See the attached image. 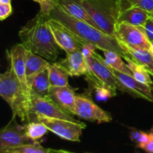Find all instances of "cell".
<instances>
[{
  "label": "cell",
  "instance_id": "obj_1",
  "mask_svg": "<svg viewBox=\"0 0 153 153\" xmlns=\"http://www.w3.org/2000/svg\"><path fill=\"white\" fill-rule=\"evenodd\" d=\"M49 16L59 21L66 28L71 31L81 40L82 45L85 43H90L102 52L114 51L120 55L124 59L127 58L126 52L116 37L103 32L84 21L70 16L56 3Z\"/></svg>",
  "mask_w": 153,
  "mask_h": 153
},
{
  "label": "cell",
  "instance_id": "obj_2",
  "mask_svg": "<svg viewBox=\"0 0 153 153\" xmlns=\"http://www.w3.org/2000/svg\"><path fill=\"white\" fill-rule=\"evenodd\" d=\"M19 37L24 47L34 54L54 62L59 55L57 44L49 25V15L39 12L19 30Z\"/></svg>",
  "mask_w": 153,
  "mask_h": 153
},
{
  "label": "cell",
  "instance_id": "obj_3",
  "mask_svg": "<svg viewBox=\"0 0 153 153\" xmlns=\"http://www.w3.org/2000/svg\"><path fill=\"white\" fill-rule=\"evenodd\" d=\"M0 96L10 106L13 114L22 123L34 120L31 98L10 67L0 75Z\"/></svg>",
  "mask_w": 153,
  "mask_h": 153
},
{
  "label": "cell",
  "instance_id": "obj_4",
  "mask_svg": "<svg viewBox=\"0 0 153 153\" xmlns=\"http://www.w3.org/2000/svg\"><path fill=\"white\" fill-rule=\"evenodd\" d=\"M82 4L103 32L115 37L120 15L127 8L126 0H81Z\"/></svg>",
  "mask_w": 153,
  "mask_h": 153
},
{
  "label": "cell",
  "instance_id": "obj_5",
  "mask_svg": "<svg viewBox=\"0 0 153 153\" xmlns=\"http://www.w3.org/2000/svg\"><path fill=\"white\" fill-rule=\"evenodd\" d=\"M88 66V73L86 79L94 88H103L111 91L114 97L117 94L116 80L111 68L107 65L104 58L99 54L94 53L86 58Z\"/></svg>",
  "mask_w": 153,
  "mask_h": 153
},
{
  "label": "cell",
  "instance_id": "obj_6",
  "mask_svg": "<svg viewBox=\"0 0 153 153\" xmlns=\"http://www.w3.org/2000/svg\"><path fill=\"white\" fill-rule=\"evenodd\" d=\"M34 120L44 124L49 131H52L61 139L73 142H80L82 131L87 127L86 124L79 120L70 121L48 117L39 114H34Z\"/></svg>",
  "mask_w": 153,
  "mask_h": 153
},
{
  "label": "cell",
  "instance_id": "obj_7",
  "mask_svg": "<svg viewBox=\"0 0 153 153\" xmlns=\"http://www.w3.org/2000/svg\"><path fill=\"white\" fill-rule=\"evenodd\" d=\"M111 68V67H110ZM116 80L117 90L134 98L143 99L153 103V85H147L136 80L132 76L111 68Z\"/></svg>",
  "mask_w": 153,
  "mask_h": 153
},
{
  "label": "cell",
  "instance_id": "obj_8",
  "mask_svg": "<svg viewBox=\"0 0 153 153\" xmlns=\"http://www.w3.org/2000/svg\"><path fill=\"white\" fill-rule=\"evenodd\" d=\"M16 116L13 115L8 123L0 131V153L19 147L22 145L34 143L27 136L24 125L16 122Z\"/></svg>",
  "mask_w": 153,
  "mask_h": 153
},
{
  "label": "cell",
  "instance_id": "obj_9",
  "mask_svg": "<svg viewBox=\"0 0 153 153\" xmlns=\"http://www.w3.org/2000/svg\"><path fill=\"white\" fill-rule=\"evenodd\" d=\"M75 115L98 124L112 120V116L109 112L101 108L88 96L84 94L76 96Z\"/></svg>",
  "mask_w": 153,
  "mask_h": 153
},
{
  "label": "cell",
  "instance_id": "obj_10",
  "mask_svg": "<svg viewBox=\"0 0 153 153\" xmlns=\"http://www.w3.org/2000/svg\"><path fill=\"white\" fill-rule=\"evenodd\" d=\"M115 37L122 45L135 49H150V42L137 26L120 22L118 24Z\"/></svg>",
  "mask_w": 153,
  "mask_h": 153
},
{
  "label": "cell",
  "instance_id": "obj_11",
  "mask_svg": "<svg viewBox=\"0 0 153 153\" xmlns=\"http://www.w3.org/2000/svg\"><path fill=\"white\" fill-rule=\"evenodd\" d=\"M49 25L57 44L66 53L81 51L82 43L62 23L49 16Z\"/></svg>",
  "mask_w": 153,
  "mask_h": 153
},
{
  "label": "cell",
  "instance_id": "obj_12",
  "mask_svg": "<svg viewBox=\"0 0 153 153\" xmlns=\"http://www.w3.org/2000/svg\"><path fill=\"white\" fill-rule=\"evenodd\" d=\"M31 113L34 118V114H39L43 116L52 118L67 120L70 121H78L73 116L60 108L48 97H41L35 94H31Z\"/></svg>",
  "mask_w": 153,
  "mask_h": 153
},
{
  "label": "cell",
  "instance_id": "obj_13",
  "mask_svg": "<svg viewBox=\"0 0 153 153\" xmlns=\"http://www.w3.org/2000/svg\"><path fill=\"white\" fill-rule=\"evenodd\" d=\"M25 51L26 49L22 43L13 46L10 51H7V58L10 61V67L13 69L25 92L31 98V88L28 85L25 74Z\"/></svg>",
  "mask_w": 153,
  "mask_h": 153
},
{
  "label": "cell",
  "instance_id": "obj_14",
  "mask_svg": "<svg viewBox=\"0 0 153 153\" xmlns=\"http://www.w3.org/2000/svg\"><path fill=\"white\" fill-rule=\"evenodd\" d=\"M76 96V89L69 85L67 87H51L48 97L67 113L74 116Z\"/></svg>",
  "mask_w": 153,
  "mask_h": 153
},
{
  "label": "cell",
  "instance_id": "obj_15",
  "mask_svg": "<svg viewBox=\"0 0 153 153\" xmlns=\"http://www.w3.org/2000/svg\"><path fill=\"white\" fill-rule=\"evenodd\" d=\"M59 64L65 69L70 76H87L88 73L86 58L81 51L67 53L66 58L59 61Z\"/></svg>",
  "mask_w": 153,
  "mask_h": 153
},
{
  "label": "cell",
  "instance_id": "obj_16",
  "mask_svg": "<svg viewBox=\"0 0 153 153\" xmlns=\"http://www.w3.org/2000/svg\"><path fill=\"white\" fill-rule=\"evenodd\" d=\"M50 61L29 50L25 51V74L27 82L31 88L34 79L45 70L48 69Z\"/></svg>",
  "mask_w": 153,
  "mask_h": 153
},
{
  "label": "cell",
  "instance_id": "obj_17",
  "mask_svg": "<svg viewBox=\"0 0 153 153\" xmlns=\"http://www.w3.org/2000/svg\"><path fill=\"white\" fill-rule=\"evenodd\" d=\"M54 1L63 10H64L69 15L76 19L84 21L92 26L100 29L98 25L96 24L92 17L90 16L88 11L83 7L81 0H54Z\"/></svg>",
  "mask_w": 153,
  "mask_h": 153
},
{
  "label": "cell",
  "instance_id": "obj_18",
  "mask_svg": "<svg viewBox=\"0 0 153 153\" xmlns=\"http://www.w3.org/2000/svg\"><path fill=\"white\" fill-rule=\"evenodd\" d=\"M149 17L150 13L146 10L139 7H130L124 9L121 12L118 24L120 22H126L134 26H142Z\"/></svg>",
  "mask_w": 153,
  "mask_h": 153
},
{
  "label": "cell",
  "instance_id": "obj_19",
  "mask_svg": "<svg viewBox=\"0 0 153 153\" xmlns=\"http://www.w3.org/2000/svg\"><path fill=\"white\" fill-rule=\"evenodd\" d=\"M122 46L126 52L127 58H129L137 64L143 66L146 71L153 77V55L149 52V50L135 49L125 45Z\"/></svg>",
  "mask_w": 153,
  "mask_h": 153
},
{
  "label": "cell",
  "instance_id": "obj_20",
  "mask_svg": "<svg viewBox=\"0 0 153 153\" xmlns=\"http://www.w3.org/2000/svg\"><path fill=\"white\" fill-rule=\"evenodd\" d=\"M48 70L51 87H67L70 85V75L59 62H50Z\"/></svg>",
  "mask_w": 153,
  "mask_h": 153
},
{
  "label": "cell",
  "instance_id": "obj_21",
  "mask_svg": "<svg viewBox=\"0 0 153 153\" xmlns=\"http://www.w3.org/2000/svg\"><path fill=\"white\" fill-rule=\"evenodd\" d=\"M50 88L49 70L46 69L34 79L31 85V94L41 97H46L49 95Z\"/></svg>",
  "mask_w": 153,
  "mask_h": 153
},
{
  "label": "cell",
  "instance_id": "obj_22",
  "mask_svg": "<svg viewBox=\"0 0 153 153\" xmlns=\"http://www.w3.org/2000/svg\"><path fill=\"white\" fill-rule=\"evenodd\" d=\"M103 53H104L105 61L109 67L132 76V73L128 68V65L123 61V57L114 51H104Z\"/></svg>",
  "mask_w": 153,
  "mask_h": 153
},
{
  "label": "cell",
  "instance_id": "obj_23",
  "mask_svg": "<svg viewBox=\"0 0 153 153\" xmlns=\"http://www.w3.org/2000/svg\"><path fill=\"white\" fill-rule=\"evenodd\" d=\"M128 68L132 73V76L139 82L147 85H153V81L151 79V76L143 66L137 64L129 58H126Z\"/></svg>",
  "mask_w": 153,
  "mask_h": 153
},
{
  "label": "cell",
  "instance_id": "obj_24",
  "mask_svg": "<svg viewBox=\"0 0 153 153\" xmlns=\"http://www.w3.org/2000/svg\"><path fill=\"white\" fill-rule=\"evenodd\" d=\"M24 126L27 136L34 142H37L49 131L44 124L36 120L25 123Z\"/></svg>",
  "mask_w": 153,
  "mask_h": 153
},
{
  "label": "cell",
  "instance_id": "obj_25",
  "mask_svg": "<svg viewBox=\"0 0 153 153\" xmlns=\"http://www.w3.org/2000/svg\"><path fill=\"white\" fill-rule=\"evenodd\" d=\"M4 153H49V148H44L38 142H34L10 149Z\"/></svg>",
  "mask_w": 153,
  "mask_h": 153
},
{
  "label": "cell",
  "instance_id": "obj_26",
  "mask_svg": "<svg viewBox=\"0 0 153 153\" xmlns=\"http://www.w3.org/2000/svg\"><path fill=\"white\" fill-rule=\"evenodd\" d=\"M130 139L133 143H135L137 148L141 149L142 146L149 140V133L133 128L130 131Z\"/></svg>",
  "mask_w": 153,
  "mask_h": 153
},
{
  "label": "cell",
  "instance_id": "obj_27",
  "mask_svg": "<svg viewBox=\"0 0 153 153\" xmlns=\"http://www.w3.org/2000/svg\"><path fill=\"white\" fill-rule=\"evenodd\" d=\"M126 1L128 7H139L149 13L153 11V0H126Z\"/></svg>",
  "mask_w": 153,
  "mask_h": 153
},
{
  "label": "cell",
  "instance_id": "obj_28",
  "mask_svg": "<svg viewBox=\"0 0 153 153\" xmlns=\"http://www.w3.org/2000/svg\"><path fill=\"white\" fill-rule=\"evenodd\" d=\"M138 28L143 31V34L146 35L149 42L153 41V19L149 17L146 20L145 24L142 26H138Z\"/></svg>",
  "mask_w": 153,
  "mask_h": 153
},
{
  "label": "cell",
  "instance_id": "obj_29",
  "mask_svg": "<svg viewBox=\"0 0 153 153\" xmlns=\"http://www.w3.org/2000/svg\"><path fill=\"white\" fill-rule=\"evenodd\" d=\"M37 2L40 6V12L46 15H49L52 9L55 6V2L54 0H32Z\"/></svg>",
  "mask_w": 153,
  "mask_h": 153
},
{
  "label": "cell",
  "instance_id": "obj_30",
  "mask_svg": "<svg viewBox=\"0 0 153 153\" xmlns=\"http://www.w3.org/2000/svg\"><path fill=\"white\" fill-rule=\"evenodd\" d=\"M13 13L11 4H2L0 3V19L1 21L7 19Z\"/></svg>",
  "mask_w": 153,
  "mask_h": 153
},
{
  "label": "cell",
  "instance_id": "obj_31",
  "mask_svg": "<svg viewBox=\"0 0 153 153\" xmlns=\"http://www.w3.org/2000/svg\"><path fill=\"white\" fill-rule=\"evenodd\" d=\"M96 49H97V47L94 45L91 44L90 43H85L82 46L81 52L83 54L84 57L85 58H88L89 57L92 56L95 53Z\"/></svg>",
  "mask_w": 153,
  "mask_h": 153
},
{
  "label": "cell",
  "instance_id": "obj_32",
  "mask_svg": "<svg viewBox=\"0 0 153 153\" xmlns=\"http://www.w3.org/2000/svg\"><path fill=\"white\" fill-rule=\"evenodd\" d=\"M96 93H97V97L98 100H105L110 97H114L111 91L106 88H96Z\"/></svg>",
  "mask_w": 153,
  "mask_h": 153
},
{
  "label": "cell",
  "instance_id": "obj_33",
  "mask_svg": "<svg viewBox=\"0 0 153 153\" xmlns=\"http://www.w3.org/2000/svg\"><path fill=\"white\" fill-rule=\"evenodd\" d=\"M146 153H153V129L149 133V140L141 147Z\"/></svg>",
  "mask_w": 153,
  "mask_h": 153
},
{
  "label": "cell",
  "instance_id": "obj_34",
  "mask_svg": "<svg viewBox=\"0 0 153 153\" xmlns=\"http://www.w3.org/2000/svg\"><path fill=\"white\" fill-rule=\"evenodd\" d=\"M49 153H75L73 152H70V151L64 150V149H54L49 148Z\"/></svg>",
  "mask_w": 153,
  "mask_h": 153
},
{
  "label": "cell",
  "instance_id": "obj_35",
  "mask_svg": "<svg viewBox=\"0 0 153 153\" xmlns=\"http://www.w3.org/2000/svg\"><path fill=\"white\" fill-rule=\"evenodd\" d=\"M11 0H0V3L2 4H10Z\"/></svg>",
  "mask_w": 153,
  "mask_h": 153
},
{
  "label": "cell",
  "instance_id": "obj_36",
  "mask_svg": "<svg viewBox=\"0 0 153 153\" xmlns=\"http://www.w3.org/2000/svg\"><path fill=\"white\" fill-rule=\"evenodd\" d=\"M149 52L152 53V55H153V41L150 42V49H149Z\"/></svg>",
  "mask_w": 153,
  "mask_h": 153
},
{
  "label": "cell",
  "instance_id": "obj_37",
  "mask_svg": "<svg viewBox=\"0 0 153 153\" xmlns=\"http://www.w3.org/2000/svg\"><path fill=\"white\" fill-rule=\"evenodd\" d=\"M150 17L152 18V19H153V11L152 12V13H150Z\"/></svg>",
  "mask_w": 153,
  "mask_h": 153
},
{
  "label": "cell",
  "instance_id": "obj_38",
  "mask_svg": "<svg viewBox=\"0 0 153 153\" xmlns=\"http://www.w3.org/2000/svg\"><path fill=\"white\" fill-rule=\"evenodd\" d=\"M85 153H93V152H85Z\"/></svg>",
  "mask_w": 153,
  "mask_h": 153
}]
</instances>
